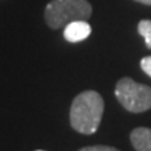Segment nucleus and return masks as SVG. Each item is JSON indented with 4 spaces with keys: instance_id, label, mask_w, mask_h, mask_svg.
Returning a JSON list of instances; mask_svg holds the SVG:
<instances>
[{
    "instance_id": "obj_8",
    "label": "nucleus",
    "mask_w": 151,
    "mask_h": 151,
    "mask_svg": "<svg viewBox=\"0 0 151 151\" xmlns=\"http://www.w3.org/2000/svg\"><path fill=\"white\" fill-rule=\"evenodd\" d=\"M140 66H141V69H143V71L151 77V56L143 58L141 62H140Z\"/></svg>"
},
{
    "instance_id": "obj_2",
    "label": "nucleus",
    "mask_w": 151,
    "mask_h": 151,
    "mask_svg": "<svg viewBox=\"0 0 151 151\" xmlns=\"http://www.w3.org/2000/svg\"><path fill=\"white\" fill-rule=\"evenodd\" d=\"M92 7L88 0H50L45 9V21L50 28L66 27L77 20H88Z\"/></svg>"
},
{
    "instance_id": "obj_9",
    "label": "nucleus",
    "mask_w": 151,
    "mask_h": 151,
    "mask_svg": "<svg viewBox=\"0 0 151 151\" xmlns=\"http://www.w3.org/2000/svg\"><path fill=\"white\" fill-rule=\"evenodd\" d=\"M139 3H143V4H147V6H151V0H136Z\"/></svg>"
},
{
    "instance_id": "obj_10",
    "label": "nucleus",
    "mask_w": 151,
    "mask_h": 151,
    "mask_svg": "<svg viewBox=\"0 0 151 151\" xmlns=\"http://www.w3.org/2000/svg\"><path fill=\"white\" fill-rule=\"evenodd\" d=\"M37 151H43V150H37Z\"/></svg>"
},
{
    "instance_id": "obj_5",
    "label": "nucleus",
    "mask_w": 151,
    "mask_h": 151,
    "mask_svg": "<svg viewBox=\"0 0 151 151\" xmlns=\"http://www.w3.org/2000/svg\"><path fill=\"white\" fill-rule=\"evenodd\" d=\"M130 141L136 151H151V129L136 127L130 133Z\"/></svg>"
},
{
    "instance_id": "obj_1",
    "label": "nucleus",
    "mask_w": 151,
    "mask_h": 151,
    "mask_svg": "<svg viewBox=\"0 0 151 151\" xmlns=\"http://www.w3.org/2000/svg\"><path fill=\"white\" fill-rule=\"evenodd\" d=\"M104 99L97 91L80 92L70 108L71 127L83 134H92L102 120Z\"/></svg>"
},
{
    "instance_id": "obj_4",
    "label": "nucleus",
    "mask_w": 151,
    "mask_h": 151,
    "mask_svg": "<svg viewBox=\"0 0 151 151\" xmlns=\"http://www.w3.org/2000/svg\"><path fill=\"white\" fill-rule=\"evenodd\" d=\"M63 35L69 42H81L91 35V25L86 20L71 21L65 27Z\"/></svg>"
},
{
    "instance_id": "obj_7",
    "label": "nucleus",
    "mask_w": 151,
    "mask_h": 151,
    "mask_svg": "<svg viewBox=\"0 0 151 151\" xmlns=\"http://www.w3.org/2000/svg\"><path fill=\"white\" fill-rule=\"evenodd\" d=\"M78 151H119L115 147H109V146H90V147H84Z\"/></svg>"
},
{
    "instance_id": "obj_6",
    "label": "nucleus",
    "mask_w": 151,
    "mask_h": 151,
    "mask_svg": "<svg viewBox=\"0 0 151 151\" xmlns=\"http://www.w3.org/2000/svg\"><path fill=\"white\" fill-rule=\"evenodd\" d=\"M139 34L144 38L146 45L151 49V20H141L137 25Z\"/></svg>"
},
{
    "instance_id": "obj_3",
    "label": "nucleus",
    "mask_w": 151,
    "mask_h": 151,
    "mask_svg": "<svg viewBox=\"0 0 151 151\" xmlns=\"http://www.w3.org/2000/svg\"><path fill=\"white\" fill-rule=\"evenodd\" d=\"M115 95L129 112L140 113L151 109V88L146 84L136 83L130 77H123L116 83Z\"/></svg>"
}]
</instances>
